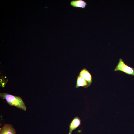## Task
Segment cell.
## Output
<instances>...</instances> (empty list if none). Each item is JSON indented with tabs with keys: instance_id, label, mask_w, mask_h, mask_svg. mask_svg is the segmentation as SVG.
Returning <instances> with one entry per match:
<instances>
[{
	"instance_id": "obj_6",
	"label": "cell",
	"mask_w": 134,
	"mask_h": 134,
	"mask_svg": "<svg viewBox=\"0 0 134 134\" xmlns=\"http://www.w3.org/2000/svg\"><path fill=\"white\" fill-rule=\"evenodd\" d=\"M70 5L73 7L85 8L87 5L86 2L83 0H74L72 1Z\"/></svg>"
},
{
	"instance_id": "obj_3",
	"label": "cell",
	"mask_w": 134,
	"mask_h": 134,
	"mask_svg": "<svg viewBox=\"0 0 134 134\" xmlns=\"http://www.w3.org/2000/svg\"><path fill=\"white\" fill-rule=\"evenodd\" d=\"M114 71H120L129 75L134 76V69L126 64L121 58L114 70Z\"/></svg>"
},
{
	"instance_id": "obj_4",
	"label": "cell",
	"mask_w": 134,
	"mask_h": 134,
	"mask_svg": "<svg viewBox=\"0 0 134 134\" xmlns=\"http://www.w3.org/2000/svg\"><path fill=\"white\" fill-rule=\"evenodd\" d=\"M0 134H16L14 129L10 124L4 125L0 129Z\"/></svg>"
},
{
	"instance_id": "obj_2",
	"label": "cell",
	"mask_w": 134,
	"mask_h": 134,
	"mask_svg": "<svg viewBox=\"0 0 134 134\" xmlns=\"http://www.w3.org/2000/svg\"><path fill=\"white\" fill-rule=\"evenodd\" d=\"M92 82V75L86 68L82 69L77 77L76 88L83 87L86 88L91 84Z\"/></svg>"
},
{
	"instance_id": "obj_5",
	"label": "cell",
	"mask_w": 134,
	"mask_h": 134,
	"mask_svg": "<svg viewBox=\"0 0 134 134\" xmlns=\"http://www.w3.org/2000/svg\"><path fill=\"white\" fill-rule=\"evenodd\" d=\"M81 124L79 118L76 116L73 119L69 125L68 134H71L72 131L79 127Z\"/></svg>"
},
{
	"instance_id": "obj_1",
	"label": "cell",
	"mask_w": 134,
	"mask_h": 134,
	"mask_svg": "<svg viewBox=\"0 0 134 134\" xmlns=\"http://www.w3.org/2000/svg\"><path fill=\"white\" fill-rule=\"evenodd\" d=\"M0 97L5 99L10 105L15 106L22 110L26 111L27 107L22 98L19 96H16L7 93H0Z\"/></svg>"
}]
</instances>
